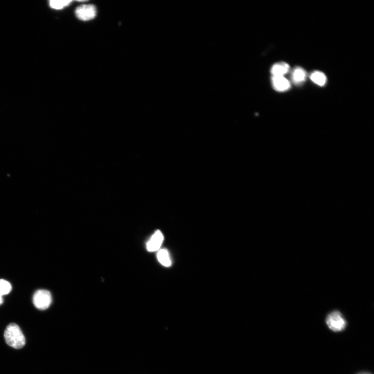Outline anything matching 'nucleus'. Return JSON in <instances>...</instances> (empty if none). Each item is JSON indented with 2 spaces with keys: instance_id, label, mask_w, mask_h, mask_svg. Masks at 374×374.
Listing matches in <instances>:
<instances>
[{
  "instance_id": "1",
  "label": "nucleus",
  "mask_w": 374,
  "mask_h": 374,
  "mask_svg": "<svg viewBox=\"0 0 374 374\" xmlns=\"http://www.w3.org/2000/svg\"><path fill=\"white\" fill-rule=\"evenodd\" d=\"M6 344L15 349H20L25 346L26 339L19 325L11 323L7 326L4 332Z\"/></svg>"
},
{
  "instance_id": "2",
  "label": "nucleus",
  "mask_w": 374,
  "mask_h": 374,
  "mask_svg": "<svg viewBox=\"0 0 374 374\" xmlns=\"http://www.w3.org/2000/svg\"><path fill=\"white\" fill-rule=\"evenodd\" d=\"M326 323L328 327L334 332L343 331L346 326L345 318L338 311H334L330 313L326 317Z\"/></svg>"
},
{
  "instance_id": "3",
  "label": "nucleus",
  "mask_w": 374,
  "mask_h": 374,
  "mask_svg": "<svg viewBox=\"0 0 374 374\" xmlns=\"http://www.w3.org/2000/svg\"><path fill=\"white\" fill-rule=\"evenodd\" d=\"M52 301L51 293L47 290H39L36 292L33 297L35 306L40 310L48 308Z\"/></svg>"
},
{
  "instance_id": "4",
  "label": "nucleus",
  "mask_w": 374,
  "mask_h": 374,
  "mask_svg": "<svg viewBox=\"0 0 374 374\" xmlns=\"http://www.w3.org/2000/svg\"><path fill=\"white\" fill-rule=\"evenodd\" d=\"M77 17L82 21H89L94 19L97 15V9L93 5H82L76 10Z\"/></svg>"
},
{
  "instance_id": "5",
  "label": "nucleus",
  "mask_w": 374,
  "mask_h": 374,
  "mask_svg": "<svg viewBox=\"0 0 374 374\" xmlns=\"http://www.w3.org/2000/svg\"><path fill=\"white\" fill-rule=\"evenodd\" d=\"M163 240L164 236L160 230H157L147 243V250L153 252L160 250Z\"/></svg>"
},
{
  "instance_id": "6",
  "label": "nucleus",
  "mask_w": 374,
  "mask_h": 374,
  "mask_svg": "<svg viewBox=\"0 0 374 374\" xmlns=\"http://www.w3.org/2000/svg\"><path fill=\"white\" fill-rule=\"evenodd\" d=\"M272 84L274 89L278 92L287 91L291 87L290 81L284 76H273Z\"/></svg>"
},
{
  "instance_id": "7",
  "label": "nucleus",
  "mask_w": 374,
  "mask_h": 374,
  "mask_svg": "<svg viewBox=\"0 0 374 374\" xmlns=\"http://www.w3.org/2000/svg\"><path fill=\"white\" fill-rule=\"evenodd\" d=\"M290 70V66L285 62H278L276 63L271 69V73L273 76H284L287 74Z\"/></svg>"
},
{
  "instance_id": "8",
  "label": "nucleus",
  "mask_w": 374,
  "mask_h": 374,
  "mask_svg": "<svg viewBox=\"0 0 374 374\" xmlns=\"http://www.w3.org/2000/svg\"><path fill=\"white\" fill-rule=\"evenodd\" d=\"M293 81L297 84L302 83L306 78V71L301 67H297L294 70L292 76Z\"/></svg>"
},
{
  "instance_id": "9",
  "label": "nucleus",
  "mask_w": 374,
  "mask_h": 374,
  "mask_svg": "<svg viewBox=\"0 0 374 374\" xmlns=\"http://www.w3.org/2000/svg\"><path fill=\"white\" fill-rule=\"evenodd\" d=\"M157 258L159 262L165 267L171 265V260L168 251L165 249L159 250L157 254Z\"/></svg>"
},
{
  "instance_id": "10",
  "label": "nucleus",
  "mask_w": 374,
  "mask_h": 374,
  "mask_svg": "<svg viewBox=\"0 0 374 374\" xmlns=\"http://www.w3.org/2000/svg\"><path fill=\"white\" fill-rule=\"evenodd\" d=\"M310 79L315 83L321 86H324L327 81L326 76L321 71H315L311 75Z\"/></svg>"
},
{
  "instance_id": "11",
  "label": "nucleus",
  "mask_w": 374,
  "mask_h": 374,
  "mask_svg": "<svg viewBox=\"0 0 374 374\" xmlns=\"http://www.w3.org/2000/svg\"><path fill=\"white\" fill-rule=\"evenodd\" d=\"M11 283L6 280L0 279V295L4 296L9 294L12 291Z\"/></svg>"
},
{
  "instance_id": "12",
  "label": "nucleus",
  "mask_w": 374,
  "mask_h": 374,
  "mask_svg": "<svg viewBox=\"0 0 374 374\" xmlns=\"http://www.w3.org/2000/svg\"><path fill=\"white\" fill-rule=\"evenodd\" d=\"M72 1H50V5L55 10H61L69 5Z\"/></svg>"
},
{
  "instance_id": "13",
  "label": "nucleus",
  "mask_w": 374,
  "mask_h": 374,
  "mask_svg": "<svg viewBox=\"0 0 374 374\" xmlns=\"http://www.w3.org/2000/svg\"><path fill=\"white\" fill-rule=\"evenodd\" d=\"M3 296H1V295H0V305H1V304H3Z\"/></svg>"
}]
</instances>
